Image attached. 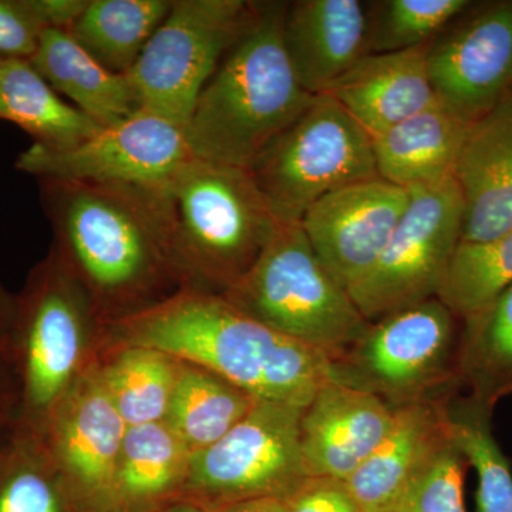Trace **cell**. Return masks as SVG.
I'll list each match as a JSON object with an SVG mask.
<instances>
[{"instance_id": "cell-16", "label": "cell", "mask_w": 512, "mask_h": 512, "mask_svg": "<svg viewBox=\"0 0 512 512\" xmlns=\"http://www.w3.org/2000/svg\"><path fill=\"white\" fill-rule=\"evenodd\" d=\"M396 407L348 384H323L301 420V447L309 477L346 483L392 429Z\"/></svg>"}, {"instance_id": "cell-32", "label": "cell", "mask_w": 512, "mask_h": 512, "mask_svg": "<svg viewBox=\"0 0 512 512\" xmlns=\"http://www.w3.org/2000/svg\"><path fill=\"white\" fill-rule=\"evenodd\" d=\"M468 0H383L372 2L369 55L429 45L463 15Z\"/></svg>"}, {"instance_id": "cell-10", "label": "cell", "mask_w": 512, "mask_h": 512, "mask_svg": "<svg viewBox=\"0 0 512 512\" xmlns=\"http://www.w3.org/2000/svg\"><path fill=\"white\" fill-rule=\"evenodd\" d=\"M305 407L258 400L210 447L191 454L183 491L202 510L259 497H288L309 477L301 447Z\"/></svg>"}, {"instance_id": "cell-11", "label": "cell", "mask_w": 512, "mask_h": 512, "mask_svg": "<svg viewBox=\"0 0 512 512\" xmlns=\"http://www.w3.org/2000/svg\"><path fill=\"white\" fill-rule=\"evenodd\" d=\"M456 316L437 298L370 323L362 339L332 362L333 380L376 394L392 406L457 376Z\"/></svg>"}, {"instance_id": "cell-7", "label": "cell", "mask_w": 512, "mask_h": 512, "mask_svg": "<svg viewBox=\"0 0 512 512\" xmlns=\"http://www.w3.org/2000/svg\"><path fill=\"white\" fill-rule=\"evenodd\" d=\"M251 171L282 224H301L306 211L330 192L379 178L372 137L328 94L316 96Z\"/></svg>"}, {"instance_id": "cell-9", "label": "cell", "mask_w": 512, "mask_h": 512, "mask_svg": "<svg viewBox=\"0 0 512 512\" xmlns=\"http://www.w3.org/2000/svg\"><path fill=\"white\" fill-rule=\"evenodd\" d=\"M409 191V205L376 264L348 289L370 323L437 298L461 242L464 201L454 177Z\"/></svg>"}, {"instance_id": "cell-23", "label": "cell", "mask_w": 512, "mask_h": 512, "mask_svg": "<svg viewBox=\"0 0 512 512\" xmlns=\"http://www.w3.org/2000/svg\"><path fill=\"white\" fill-rule=\"evenodd\" d=\"M0 120L32 136L35 144L66 150L94 136L100 126L36 72L29 60L6 59L0 74Z\"/></svg>"}, {"instance_id": "cell-18", "label": "cell", "mask_w": 512, "mask_h": 512, "mask_svg": "<svg viewBox=\"0 0 512 512\" xmlns=\"http://www.w3.org/2000/svg\"><path fill=\"white\" fill-rule=\"evenodd\" d=\"M453 177L464 201L461 242L481 244L512 227V96L471 126Z\"/></svg>"}, {"instance_id": "cell-13", "label": "cell", "mask_w": 512, "mask_h": 512, "mask_svg": "<svg viewBox=\"0 0 512 512\" xmlns=\"http://www.w3.org/2000/svg\"><path fill=\"white\" fill-rule=\"evenodd\" d=\"M127 424L111 402L96 360L53 407L37 437L67 501L114 503Z\"/></svg>"}, {"instance_id": "cell-24", "label": "cell", "mask_w": 512, "mask_h": 512, "mask_svg": "<svg viewBox=\"0 0 512 512\" xmlns=\"http://www.w3.org/2000/svg\"><path fill=\"white\" fill-rule=\"evenodd\" d=\"M181 362L158 350L123 346L100 350L96 369L127 427L164 421Z\"/></svg>"}, {"instance_id": "cell-28", "label": "cell", "mask_w": 512, "mask_h": 512, "mask_svg": "<svg viewBox=\"0 0 512 512\" xmlns=\"http://www.w3.org/2000/svg\"><path fill=\"white\" fill-rule=\"evenodd\" d=\"M464 323L457 376L470 384L473 399L494 407L512 394V284Z\"/></svg>"}, {"instance_id": "cell-36", "label": "cell", "mask_w": 512, "mask_h": 512, "mask_svg": "<svg viewBox=\"0 0 512 512\" xmlns=\"http://www.w3.org/2000/svg\"><path fill=\"white\" fill-rule=\"evenodd\" d=\"M205 512H288V508L282 498L259 497L220 505Z\"/></svg>"}, {"instance_id": "cell-14", "label": "cell", "mask_w": 512, "mask_h": 512, "mask_svg": "<svg viewBox=\"0 0 512 512\" xmlns=\"http://www.w3.org/2000/svg\"><path fill=\"white\" fill-rule=\"evenodd\" d=\"M431 86L441 103L477 121L510 97L512 0L488 3L426 49Z\"/></svg>"}, {"instance_id": "cell-38", "label": "cell", "mask_w": 512, "mask_h": 512, "mask_svg": "<svg viewBox=\"0 0 512 512\" xmlns=\"http://www.w3.org/2000/svg\"><path fill=\"white\" fill-rule=\"evenodd\" d=\"M16 313V295L6 291L0 284V359L5 353L6 343H8L10 329H12L13 320Z\"/></svg>"}, {"instance_id": "cell-15", "label": "cell", "mask_w": 512, "mask_h": 512, "mask_svg": "<svg viewBox=\"0 0 512 512\" xmlns=\"http://www.w3.org/2000/svg\"><path fill=\"white\" fill-rule=\"evenodd\" d=\"M409 201L406 188L372 178L320 198L301 225L320 261L349 289L376 264Z\"/></svg>"}, {"instance_id": "cell-4", "label": "cell", "mask_w": 512, "mask_h": 512, "mask_svg": "<svg viewBox=\"0 0 512 512\" xmlns=\"http://www.w3.org/2000/svg\"><path fill=\"white\" fill-rule=\"evenodd\" d=\"M104 320L55 248L30 271L2 363L13 396V429L39 434L97 357Z\"/></svg>"}, {"instance_id": "cell-25", "label": "cell", "mask_w": 512, "mask_h": 512, "mask_svg": "<svg viewBox=\"0 0 512 512\" xmlns=\"http://www.w3.org/2000/svg\"><path fill=\"white\" fill-rule=\"evenodd\" d=\"M171 5L173 0H87L69 33L110 72L128 74Z\"/></svg>"}, {"instance_id": "cell-1", "label": "cell", "mask_w": 512, "mask_h": 512, "mask_svg": "<svg viewBox=\"0 0 512 512\" xmlns=\"http://www.w3.org/2000/svg\"><path fill=\"white\" fill-rule=\"evenodd\" d=\"M56 249L104 322L188 288L164 187L40 180Z\"/></svg>"}, {"instance_id": "cell-27", "label": "cell", "mask_w": 512, "mask_h": 512, "mask_svg": "<svg viewBox=\"0 0 512 512\" xmlns=\"http://www.w3.org/2000/svg\"><path fill=\"white\" fill-rule=\"evenodd\" d=\"M191 451L165 421L127 427L117 463L114 503L160 500L183 491Z\"/></svg>"}, {"instance_id": "cell-12", "label": "cell", "mask_w": 512, "mask_h": 512, "mask_svg": "<svg viewBox=\"0 0 512 512\" xmlns=\"http://www.w3.org/2000/svg\"><path fill=\"white\" fill-rule=\"evenodd\" d=\"M194 158L184 126L141 109L66 150L33 143L16 168L39 181L161 188Z\"/></svg>"}, {"instance_id": "cell-37", "label": "cell", "mask_w": 512, "mask_h": 512, "mask_svg": "<svg viewBox=\"0 0 512 512\" xmlns=\"http://www.w3.org/2000/svg\"><path fill=\"white\" fill-rule=\"evenodd\" d=\"M13 419V396L8 375L0 365V454L8 440Z\"/></svg>"}, {"instance_id": "cell-19", "label": "cell", "mask_w": 512, "mask_h": 512, "mask_svg": "<svg viewBox=\"0 0 512 512\" xmlns=\"http://www.w3.org/2000/svg\"><path fill=\"white\" fill-rule=\"evenodd\" d=\"M450 439L447 407L427 400L397 406L392 429L345 483L360 511L394 512Z\"/></svg>"}, {"instance_id": "cell-30", "label": "cell", "mask_w": 512, "mask_h": 512, "mask_svg": "<svg viewBox=\"0 0 512 512\" xmlns=\"http://www.w3.org/2000/svg\"><path fill=\"white\" fill-rule=\"evenodd\" d=\"M493 407L470 400L448 410L451 440L478 477V512H512V470L491 431Z\"/></svg>"}, {"instance_id": "cell-35", "label": "cell", "mask_w": 512, "mask_h": 512, "mask_svg": "<svg viewBox=\"0 0 512 512\" xmlns=\"http://www.w3.org/2000/svg\"><path fill=\"white\" fill-rule=\"evenodd\" d=\"M288 512H362L345 483L308 477L284 498Z\"/></svg>"}, {"instance_id": "cell-34", "label": "cell", "mask_w": 512, "mask_h": 512, "mask_svg": "<svg viewBox=\"0 0 512 512\" xmlns=\"http://www.w3.org/2000/svg\"><path fill=\"white\" fill-rule=\"evenodd\" d=\"M47 29L39 0H0V56L29 60Z\"/></svg>"}, {"instance_id": "cell-29", "label": "cell", "mask_w": 512, "mask_h": 512, "mask_svg": "<svg viewBox=\"0 0 512 512\" xmlns=\"http://www.w3.org/2000/svg\"><path fill=\"white\" fill-rule=\"evenodd\" d=\"M512 284V227L481 244L460 242L437 299L456 318L467 319Z\"/></svg>"}, {"instance_id": "cell-26", "label": "cell", "mask_w": 512, "mask_h": 512, "mask_svg": "<svg viewBox=\"0 0 512 512\" xmlns=\"http://www.w3.org/2000/svg\"><path fill=\"white\" fill-rule=\"evenodd\" d=\"M256 402L252 394L224 377L181 362L164 421L194 454L225 436Z\"/></svg>"}, {"instance_id": "cell-22", "label": "cell", "mask_w": 512, "mask_h": 512, "mask_svg": "<svg viewBox=\"0 0 512 512\" xmlns=\"http://www.w3.org/2000/svg\"><path fill=\"white\" fill-rule=\"evenodd\" d=\"M29 62L57 93L100 127L113 126L141 110L128 74L110 72L67 30H45Z\"/></svg>"}, {"instance_id": "cell-8", "label": "cell", "mask_w": 512, "mask_h": 512, "mask_svg": "<svg viewBox=\"0 0 512 512\" xmlns=\"http://www.w3.org/2000/svg\"><path fill=\"white\" fill-rule=\"evenodd\" d=\"M259 3L173 0L170 12L128 73L141 109L187 126L202 89L254 22Z\"/></svg>"}, {"instance_id": "cell-33", "label": "cell", "mask_w": 512, "mask_h": 512, "mask_svg": "<svg viewBox=\"0 0 512 512\" xmlns=\"http://www.w3.org/2000/svg\"><path fill=\"white\" fill-rule=\"evenodd\" d=\"M467 464L450 439L414 478L394 512H467L464 504Z\"/></svg>"}, {"instance_id": "cell-39", "label": "cell", "mask_w": 512, "mask_h": 512, "mask_svg": "<svg viewBox=\"0 0 512 512\" xmlns=\"http://www.w3.org/2000/svg\"><path fill=\"white\" fill-rule=\"evenodd\" d=\"M144 512H205V510L192 503H178L164 505V507H157Z\"/></svg>"}, {"instance_id": "cell-6", "label": "cell", "mask_w": 512, "mask_h": 512, "mask_svg": "<svg viewBox=\"0 0 512 512\" xmlns=\"http://www.w3.org/2000/svg\"><path fill=\"white\" fill-rule=\"evenodd\" d=\"M222 295L245 315L332 362L370 326L348 289L313 251L301 224H281L247 274Z\"/></svg>"}, {"instance_id": "cell-5", "label": "cell", "mask_w": 512, "mask_h": 512, "mask_svg": "<svg viewBox=\"0 0 512 512\" xmlns=\"http://www.w3.org/2000/svg\"><path fill=\"white\" fill-rule=\"evenodd\" d=\"M188 288L222 293L281 227L248 168L194 158L164 187Z\"/></svg>"}, {"instance_id": "cell-2", "label": "cell", "mask_w": 512, "mask_h": 512, "mask_svg": "<svg viewBox=\"0 0 512 512\" xmlns=\"http://www.w3.org/2000/svg\"><path fill=\"white\" fill-rule=\"evenodd\" d=\"M123 346L158 350L202 367L266 402L306 407L333 380L325 353L269 329L222 293L205 289L183 288L150 308L104 322L99 352Z\"/></svg>"}, {"instance_id": "cell-3", "label": "cell", "mask_w": 512, "mask_h": 512, "mask_svg": "<svg viewBox=\"0 0 512 512\" xmlns=\"http://www.w3.org/2000/svg\"><path fill=\"white\" fill-rule=\"evenodd\" d=\"M284 2H261L185 126L195 158L251 170L272 141L311 106L284 45Z\"/></svg>"}, {"instance_id": "cell-31", "label": "cell", "mask_w": 512, "mask_h": 512, "mask_svg": "<svg viewBox=\"0 0 512 512\" xmlns=\"http://www.w3.org/2000/svg\"><path fill=\"white\" fill-rule=\"evenodd\" d=\"M66 503L39 437L12 426L0 454V512H66Z\"/></svg>"}, {"instance_id": "cell-40", "label": "cell", "mask_w": 512, "mask_h": 512, "mask_svg": "<svg viewBox=\"0 0 512 512\" xmlns=\"http://www.w3.org/2000/svg\"><path fill=\"white\" fill-rule=\"evenodd\" d=\"M6 57L0 56V74H2L3 66H5Z\"/></svg>"}, {"instance_id": "cell-17", "label": "cell", "mask_w": 512, "mask_h": 512, "mask_svg": "<svg viewBox=\"0 0 512 512\" xmlns=\"http://www.w3.org/2000/svg\"><path fill=\"white\" fill-rule=\"evenodd\" d=\"M370 13L372 2L360 0L288 3L284 45L306 92L322 96L369 55Z\"/></svg>"}, {"instance_id": "cell-20", "label": "cell", "mask_w": 512, "mask_h": 512, "mask_svg": "<svg viewBox=\"0 0 512 512\" xmlns=\"http://www.w3.org/2000/svg\"><path fill=\"white\" fill-rule=\"evenodd\" d=\"M426 49L367 55L325 94L375 137L439 100L431 86Z\"/></svg>"}, {"instance_id": "cell-21", "label": "cell", "mask_w": 512, "mask_h": 512, "mask_svg": "<svg viewBox=\"0 0 512 512\" xmlns=\"http://www.w3.org/2000/svg\"><path fill=\"white\" fill-rule=\"evenodd\" d=\"M474 123L440 100L434 101L372 137L377 174L406 190L453 177L458 154Z\"/></svg>"}]
</instances>
